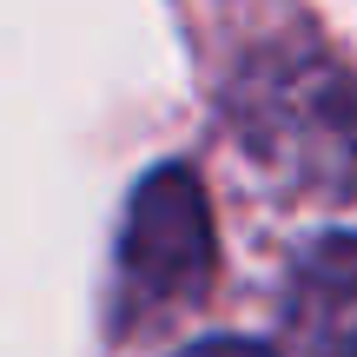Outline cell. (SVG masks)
<instances>
[{
    "label": "cell",
    "mask_w": 357,
    "mask_h": 357,
    "mask_svg": "<svg viewBox=\"0 0 357 357\" xmlns=\"http://www.w3.org/2000/svg\"><path fill=\"white\" fill-rule=\"evenodd\" d=\"M231 132L305 192H357V73L324 47H271L231 86Z\"/></svg>",
    "instance_id": "obj_1"
},
{
    "label": "cell",
    "mask_w": 357,
    "mask_h": 357,
    "mask_svg": "<svg viewBox=\"0 0 357 357\" xmlns=\"http://www.w3.org/2000/svg\"><path fill=\"white\" fill-rule=\"evenodd\" d=\"M212 205L192 166H159L132 185L119 225V318H166L212 284Z\"/></svg>",
    "instance_id": "obj_2"
},
{
    "label": "cell",
    "mask_w": 357,
    "mask_h": 357,
    "mask_svg": "<svg viewBox=\"0 0 357 357\" xmlns=\"http://www.w3.org/2000/svg\"><path fill=\"white\" fill-rule=\"evenodd\" d=\"M278 357H357V231H324L298 252L278 305Z\"/></svg>",
    "instance_id": "obj_3"
},
{
    "label": "cell",
    "mask_w": 357,
    "mask_h": 357,
    "mask_svg": "<svg viewBox=\"0 0 357 357\" xmlns=\"http://www.w3.org/2000/svg\"><path fill=\"white\" fill-rule=\"evenodd\" d=\"M178 357H278V351L252 344V337H205V344H185Z\"/></svg>",
    "instance_id": "obj_4"
}]
</instances>
